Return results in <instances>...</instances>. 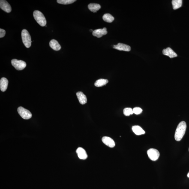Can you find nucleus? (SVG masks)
Here are the masks:
<instances>
[{
  "mask_svg": "<svg viewBox=\"0 0 189 189\" xmlns=\"http://www.w3.org/2000/svg\"><path fill=\"white\" fill-rule=\"evenodd\" d=\"M102 141L106 146L110 148H113L115 146V143L114 141L112 138L108 136H103L102 138Z\"/></svg>",
  "mask_w": 189,
  "mask_h": 189,
  "instance_id": "obj_8",
  "label": "nucleus"
},
{
  "mask_svg": "<svg viewBox=\"0 0 189 189\" xmlns=\"http://www.w3.org/2000/svg\"><path fill=\"white\" fill-rule=\"evenodd\" d=\"M76 1L75 0H58L57 2L60 4L68 5L73 3Z\"/></svg>",
  "mask_w": 189,
  "mask_h": 189,
  "instance_id": "obj_21",
  "label": "nucleus"
},
{
  "mask_svg": "<svg viewBox=\"0 0 189 189\" xmlns=\"http://www.w3.org/2000/svg\"><path fill=\"white\" fill-rule=\"evenodd\" d=\"M132 130L133 133L137 135H140L144 134L145 133V131L141 127L139 126H133L132 127Z\"/></svg>",
  "mask_w": 189,
  "mask_h": 189,
  "instance_id": "obj_16",
  "label": "nucleus"
},
{
  "mask_svg": "<svg viewBox=\"0 0 189 189\" xmlns=\"http://www.w3.org/2000/svg\"><path fill=\"white\" fill-rule=\"evenodd\" d=\"M49 45L50 47L54 50L59 51L61 49L60 45L58 43V41L56 40L52 39L49 43Z\"/></svg>",
  "mask_w": 189,
  "mask_h": 189,
  "instance_id": "obj_15",
  "label": "nucleus"
},
{
  "mask_svg": "<svg viewBox=\"0 0 189 189\" xmlns=\"http://www.w3.org/2000/svg\"><path fill=\"white\" fill-rule=\"evenodd\" d=\"M108 82V79H100L96 81L94 83V85L97 87H102L106 85Z\"/></svg>",
  "mask_w": 189,
  "mask_h": 189,
  "instance_id": "obj_19",
  "label": "nucleus"
},
{
  "mask_svg": "<svg viewBox=\"0 0 189 189\" xmlns=\"http://www.w3.org/2000/svg\"><path fill=\"white\" fill-rule=\"evenodd\" d=\"M22 42L26 47L28 48L30 47L32 41H31V36L26 30H22Z\"/></svg>",
  "mask_w": 189,
  "mask_h": 189,
  "instance_id": "obj_3",
  "label": "nucleus"
},
{
  "mask_svg": "<svg viewBox=\"0 0 189 189\" xmlns=\"http://www.w3.org/2000/svg\"><path fill=\"white\" fill-rule=\"evenodd\" d=\"M0 8L7 13H10L11 11V6L7 1L1 0L0 1Z\"/></svg>",
  "mask_w": 189,
  "mask_h": 189,
  "instance_id": "obj_7",
  "label": "nucleus"
},
{
  "mask_svg": "<svg viewBox=\"0 0 189 189\" xmlns=\"http://www.w3.org/2000/svg\"></svg>",
  "mask_w": 189,
  "mask_h": 189,
  "instance_id": "obj_26",
  "label": "nucleus"
},
{
  "mask_svg": "<svg viewBox=\"0 0 189 189\" xmlns=\"http://www.w3.org/2000/svg\"><path fill=\"white\" fill-rule=\"evenodd\" d=\"M133 111L135 114L139 115L142 113V110L140 108L135 107L133 109Z\"/></svg>",
  "mask_w": 189,
  "mask_h": 189,
  "instance_id": "obj_23",
  "label": "nucleus"
},
{
  "mask_svg": "<svg viewBox=\"0 0 189 189\" xmlns=\"http://www.w3.org/2000/svg\"><path fill=\"white\" fill-rule=\"evenodd\" d=\"M11 64L16 70H24L26 66V63L25 61L16 59L12 60Z\"/></svg>",
  "mask_w": 189,
  "mask_h": 189,
  "instance_id": "obj_4",
  "label": "nucleus"
},
{
  "mask_svg": "<svg viewBox=\"0 0 189 189\" xmlns=\"http://www.w3.org/2000/svg\"><path fill=\"white\" fill-rule=\"evenodd\" d=\"M88 8L91 11L95 13L100 9L101 7L99 4L91 3L88 5Z\"/></svg>",
  "mask_w": 189,
  "mask_h": 189,
  "instance_id": "obj_17",
  "label": "nucleus"
},
{
  "mask_svg": "<svg viewBox=\"0 0 189 189\" xmlns=\"http://www.w3.org/2000/svg\"><path fill=\"white\" fill-rule=\"evenodd\" d=\"M33 14L34 19L39 25L42 27L46 26L47 22L43 13L39 10H35L33 12Z\"/></svg>",
  "mask_w": 189,
  "mask_h": 189,
  "instance_id": "obj_2",
  "label": "nucleus"
},
{
  "mask_svg": "<svg viewBox=\"0 0 189 189\" xmlns=\"http://www.w3.org/2000/svg\"><path fill=\"white\" fill-rule=\"evenodd\" d=\"M18 112L20 116L24 119H29L32 117V114L29 110L21 106L18 108Z\"/></svg>",
  "mask_w": 189,
  "mask_h": 189,
  "instance_id": "obj_5",
  "label": "nucleus"
},
{
  "mask_svg": "<svg viewBox=\"0 0 189 189\" xmlns=\"http://www.w3.org/2000/svg\"><path fill=\"white\" fill-rule=\"evenodd\" d=\"M163 55L169 56L170 58L176 57L177 54L170 47L163 49Z\"/></svg>",
  "mask_w": 189,
  "mask_h": 189,
  "instance_id": "obj_12",
  "label": "nucleus"
},
{
  "mask_svg": "<svg viewBox=\"0 0 189 189\" xmlns=\"http://www.w3.org/2000/svg\"><path fill=\"white\" fill-rule=\"evenodd\" d=\"M123 113L126 116H129L130 115L133 114V109L131 108H125L124 109Z\"/></svg>",
  "mask_w": 189,
  "mask_h": 189,
  "instance_id": "obj_22",
  "label": "nucleus"
},
{
  "mask_svg": "<svg viewBox=\"0 0 189 189\" xmlns=\"http://www.w3.org/2000/svg\"><path fill=\"white\" fill-rule=\"evenodd\" d=\"M187 125L184 121H182L178 124L175 131V140L180 141L183 137L185 134Z\"/></svg>",
  "mask_w": 189,
  "mask_h": 189,
  "instance_id": "obj_1",
  "label": "nucleus"
},
{
  "mask_svg": "<svg viewBox=\"0 0 189 189\" xmlns=\"http://www.w3.org/2000/svg\"><path fill=\"white\" fill-rule=\"evenodd\" d=\"M8 82V80L5 77L2 78L0 80V88L3 92H4L7 90Z\"/></svg>",
  "mask_w": 189,
  "mask_h": 189,
  "instance_id": "obj_13",
  "label": "nucleus"
},
{
  "mask_svg": "<svg viewBox=\"0 0 189 189\" xmlns=\"http://www.w3.org/2000/svg\"><path fill=\"white\" fill-rule=\"evenodd\" d=\"M76 95L80 104H85L87 103V97L83 93L79 91L76 93Z\"/></svg>",
  "mask_w": 189,
  "mask_h": 189,
  "instance_id": "obj_14",
  "label": "nucleus"
},
{
  "mask_svg": "<svg viewBox=\"0 0 189 189\" xmlns=\"http://www.w3.org/2000/svg\"><path fill=\"white\" fill-rule=\"evenodd\" d=\"M103 19L105 22L111 23L114 20V18L109 13H106L103 16Z\"/></svg>",
  "mask_w": 189,
  "mask_h": 189,
  "instance_id": "obj_20",
  "label": "nucleus"
},
{
  "mask_svg": "<svg viewBox=\"0 0 189 189\" xmlns=\"http://www.w3.org/2000/svg\"><path fill=\"white\" fill-rule=\"evenodd\" d=\"M187 177H188L189 178V172L188 174H187Z\"/></svg>",
  "mask_w": 189,
  "mask_h": 189,
  "instance_id": "obj_25",
  "label": "nucleus"
},
{
  "mask_svg": "<svg viewBox=\"0 0 189 189\" xmlns=\"http://www.w3.org/2000/svg\"><path fill=\"white\" fill-rule=\"evenodd\" d=\"M106 28H104L102 29H98L94 30L93 32V35L94 37H97L98 38H100L103 35H106L107 34V31Z\"/></svg>",
  "mask_w": 189,
  "mask_h": 189,
  "instance_id": "obj_9",
  "label": "nucleus"
},
{
  "mask_svg": "<svg viewBox=\"0 0 189 189\" xmlns=\"http://www.w3.org/2000/svg\"><path fill=\"white\" fill-rule=\"evenodd\" d=\"M147 154L149 158L152 161H155L158 159L160 156V153L157 150L151 148L147 151Z\"/></svg>",
  "mask_w": 189,
  "mask_h": 189,
  "instance_id": "obj_6",
  "label": "nucleus"
},
{
  "mask_svg": "<svg viewBox=\"0 0 189 189\" xmlns=\"http://www.w3.org/2000/svg\"><path fill=\"white\" fill-rule=\"evenodd\" d=\"M76 152L77 153L79 159H86L88 158L87 154L86 151L83 148H78L76 150Z\"/></svg>",
  "mask_w": 189,
  "mask_h": 189,
  "instance_id": "obj_11",
  "label": "nucleus"
},
{
  "mask_svg": "<svg viewBox=\"0 0 189 189\" xmlns=\"http://www.w3.org/2000/svg\"><path fill=\"white\" fill-rule=\"evenodd\" d=\"M6 34V31L4 30L0 29V38H2L5 36Z\"/></svg>",
  "mask_w": 189,
  "mask_h": 189,
  "instance_id": "obj_24",
  "label": "nucleus"
},
{
  "mask_svg": "<svg viewBox=\"0 0 189 189\" xmlns=\"http://www.w3.org/2000/svg\"><path fill=\"white\" fill-rule=\"evenodd\" d=\"M172 4L174 10H177L182 7V0H173L172 1Z\"/></svg>",
  "mask_w": 189,
  "mask_h": 189,
  "instance_id": "obj_18",
  "label": "nucleus"
},
{
  "mask_svg": "<svg viewBox=\"0 0 189 189\" xmlns=\"http://www.w3.org/2000/svg\"><path fill=\"white\" fill-rule=\"evenodd\" d=\"M114 49L119 51L129 52L131 51V48L129 46L122 43H118L117 45L114 46Z\"/></svg>",
  "mask_w": 189,
  "mask_h": 189,
  "instance_id": "obj_10",
  "label": "nucleus"
}]
</instances>
